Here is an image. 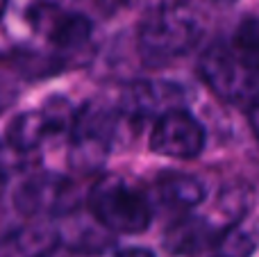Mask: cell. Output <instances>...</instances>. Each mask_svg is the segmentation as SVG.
Returning a JSON list of instances; mask_svg holds the SVG:
<instances>
[{
    "label": "cell",
    "mask_w": 259,
    "mask_h": 257,
    "mask_svg": "<svg viewBox=\"0 0 259 257\" xmlns=\"http://www.w3.org/2000/svg\"><path fill=\"white\" fill-rule=\"evenodd\" d=\"M202 36V23L191 9L164 5L146 16L139 27V55L148 66H164L184 57Z\"/></svg>",
    "instance_id": "1"
},
{
    "label": "cell",
    "mask_w": 259,
    "mask_h": 257,
    "mask_svg": "<svg viewBox=\"0 0 259 257\" xmlns=\"http://www.w3.org/2000/svg\"><path fill=\"white\" fill-rule=\"evenodd\" d=\"M91 217L109 232L139 235L150 226V203L121 176H105L89 191Z\"/></svg>",
    "instance_id": "2"
},
{
    "label": "cell",
    "mask_w": 259,
    "mask_h": 257,
    "mask_svg": "<svg viewBox=\"0 0 259 257\" xmlns=\"http://www.w3.org/2000/svg\"><path fill=\"white\" fill-rule=\"evenodd\" d=\"M200 77L219 98L228 103H259V75L250 73L237 57L232 48L223 44H214L202 53L198 62Z\"/></svg>",
    "instance_id": "3"
},
{
    "label": "cell",
    "mask_w": 259,
    "mask_h": 257,
    "mask_svg": "<svg viewBox=\"0 0 259 257\" xmlns=\"http://www.w3.org/2000/svg\"><path fill=\"white\" fill-rule=\"evenodd\" d=\"M114 118L103 109L84 107L75 112L71 125V164L80 171H94L107 159L114 137Z\"/></svg>",
    "instance_id": "4"
},
{
    "label": "cell",
    "mask_w": 259,
    "mask_h": 257,
    "mask_svg": "<svg viewBox=\"0 0 259 257\" xmlns=\"http://www.w3.org/2000/svg\"><path fill=\"white\" fill-rule=\"evenodd\" d=\"M150 148L173 159H193L205 148V127L189 112L175 109L157 118L150 135Z\"/></svg>",
    "instance_id": "5"
},
{
    "label": "cell",
    "mask_w": 259,
    "mask_h": 257,
    "mask_svg": "<svg viewBox=\"0 0 259 257\" xmlns=\"http://www.w3.org/2000/svg\"><path fill=\"white\" fill-rule=\"evenodd\" d=\"M75 205V189L62 176L41 173L23 182L16 194V207L23 214H66Z\"/></svg>",
    "instance_id": "6"
},
{
    "label": "cell",
    "mask_w": 259,
    "mask_h": 257,
    "mask_svg": "<svg viewBox=\"0 0 259 257\" xmlns=\"http://www.w3.org/2000/svg\"><path fill=\"white\" fill-rule=\"evenodd\" d=\"M184 89L166 80H139L123 91V114L130 118H161L164 114L182 109Z\"/></svg>",
    "instance_id": "7"
},
{
    "label": "cell",
    "mask_w": 259,
    "mask_h": 257,
    "mask_svg": "<svg viewBox=\"0 0 259 257\" xmlns=\"http://www.w3.org/2000/svg\"><path fill=\"white\" fill-rule=\"evenodd\" d=\"M32 23L59 48H77L91 39V21L84 14L59 12L55 5L36 7Z\"/></svg>",
    "instance_id": "8"
},
{
    "label": "cell",
    "mask_w": 259,
    "mask_h": 257,
    "mask_svg": "<svg viewBox=\"0 0 259 257\" xmlns=\"http://www.w3.org/2000/svg\"><path fill=\"white\" fill-rule=\"evenodd\" d=\"M219 241L214 228L202 217H182L166 230L164 244L173 255L196 257Z\"/></svg>",
    "instance_id": "9"
},
{
    "label": "cell",
    "mask_w": 259,
    "mask_h": 257,
    "mask_svg": "<svg viewBox=\"0 0 259 257\" xmlns=\"http://www.w3.org/2000/svg\"><path fill=\"white\" fill-rule=\"evenodd\" d=\"M157 200L175 212H187L205 200V185L189 173H164L157 180Z\"/></svg>",
    "instance_id": "10"
},
{
    "label": "cell",
    "mask_w": 259,
    "mask_h": 257,
    "mask_svg": "<svg viewBox=\"0 0 259 257\" xmlns=\"http://www.w3.org/2000/svg\"><path fill=\"white\" fill-rule=\"evenodd\" d=\"M219 257H250L259 248V221L239 219L219 237Z\"/></svg>",
    "instance_id": "11"
},
{
    "label": "cell",
    "mask_w": 259,
    "mask_h": 257,
    "mask_svg": "<svg viewBox=\"0 0 259 257\" xmlns=\"http://www.w3.org/2000/svg\"><path fill=\"white\" fill-rule=\"evenodd\" d=\"M230 48L248 71L259 75V16H248L239 23Z\"/></svg>",
    "instance_id": "12"
},
{
    "label": "cell",
    "mask_w": 259,
    "mask_h": 257,
    "mask_svg": "<svg viewBox=\"0 0 259 257\" xmlns=\"http://www.w3.org/2000/svg\"><path fill=\"white\" fill-rule=\"evenodd\" d=\"M116 257H155L152 250L148 248H139V246H132V248H125L121 253H116Z\"/></svg>",
    "instance_id": "13"
},
{
    "label": "cell",
    "mask_w": 259,
    "mask_h": 257,
    "mask_svg": "<svg viewBox=\"0 0 259 257\" xmlns=\"http://www.w3.org/2000/svg\"><path fill=\"white\" fill-rule=\"evenodd\" d=\"M248 118H250L252 135H255V139H257V144H259V103L250 107V114H248Z\"/></svg>",
    "instance_id": "14"
},
{
    "label": "cell",
    "mask_w": 259,
    "mask_h": 257,
    "mask_svg": "<svg viewBox=\"0 0 259 257\" xmlns=\"http://www.w3.org/2000/svg\"><path fill=\"white\" fill-rule=\"evenodd\" d=\"M14 100V91L9 89L7 84H5V82H0V112H3L5 107H7L9 103H12Z\"/></svg>",
    "instance_id": "15"
},
{
    "label": "cell",
    "mask_w": 259,
    "mask_h": 257,
    "mask_svg": "<svg viewBox=\"0 0 259 257\" xmlns=\"http://www.w3.org/2000/svg\"><path fill=\"white\" fill-rule=\"evenodd\" d=\"M94 5H98L103 12H112V9H116L118 5H125L130 3V0H91Z\"/></svg>",
    "instance_id": "16"
},
{
    "label": "cell",
    "mask_w": 259,
    "mask_h": 257,
    "mask_svg": "<svg viewBox=\"0 0 259 257\" xmlns=\"http://www.w3.org/2000/svg\"><path fill=\"white\" fill-rule=\"evenodd\" d=\"M32 257H64V253L59 248H46V250H39V253H34Z\"/></svg>",
    "instance_id": "17"
},
{
    "label": "cell",
    "mask_w": 259,
    "mask_h": 257,
    "mask_svg": "<svg viewBox=\"0 0 259 257\" xmlns=\"http://www.w3.org/2000/svg\"><path fill=\"white\" fill-rule=\"evenodd\" d=\"M5 9H7V0H0V18H3Z\"/></svg>",
    "instance_id": "18"
},
{
    "label": "cell",
    "mask_w": 259,
    "mask_h": 257,
    "mask_svg": "<svg viewBox=\"0 0 259 257\" xmlns=\"http://www.w3.org/2000/svg\"><path fill=\"white\" fill-rule=\"evenodd\" d=\"M219 3H232V0H219Z\"/></svg>",
    "instance_id": "19"
},
{
    "label": "cell",
    "mask_w": 259,
    "mask_h": 257,
    "mask_svg": "<svg viewBox=\"0 0 259 257\" xmlns=\"http://www.w3.org/2000/svg\"><path fill=\"white\" fill-rule=\"evenodd\" d=\"M216 257H219V255H216Z\"/></svg>",
    "instance_id": "20"
}]
</instances>
